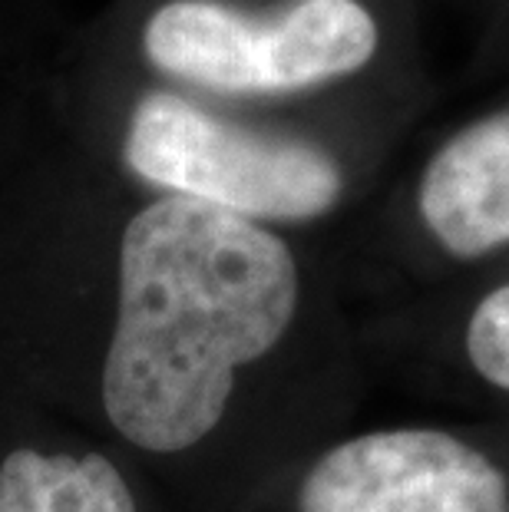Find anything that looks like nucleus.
I'll use <instances>...</instances> for the list:
<instances>
[{
    "instance_id": "f257e3e1",
    "label": "nucleus",
    "mask_w": 509,
    "mask_h": 512,
    "mask_svg": "<svg viewBox=\"0 0 509 512\" xmlns=\"http://www.w3.org/2000/svg\"><path fill=\"white\" fill-rule=\"evenodd\" d=\"M308 271L278 228L149 192L116 232V324L103 407L146 453H189L222 430L258 374L298 337Z\"/></svg>"
},
{
    "instance_id": "f03ea898",
    "label": "nucleus",
    "mask_w": 509,
    "mask_h": 512,
    "mask_svg": "<svg viewBox=\"0 0 509 512\" xmlns=\"http://www.w3.org/2000/svg\"><path fill=\"white\" fill-rule=\"evenodd\" d=\"M381 53L371 0H110L63 60L93 93H166L238 126L314 136L278 110L354 86Z\"/></svg>"
},
{
    "instance_id": "7ed1b4c3",
    "label": "nucleus",
    "mask_w": 509,
    "mask_h": 512,
    "mask_svg": "<svg viewBox=\"0 0 509 512\" xmlns=\"http://www.w3.org/2000/svg\"><path fill=\"white\" fill-rule=\"evenodd\" d=\"M110 96L113 159L146 192L215 205L278 232L328 219L351 195V162L331 139L238 126L166 93Z\"/></svg>"
},
{
    "instance_id": "20e7f679",
    "label": "nucleus",
    "mask_w": 509,
    "mask_h": 512,
    "mask_svg": "<svg viewBox=\"0 0 509 512\" xmlns=\"http://www.w3.org/2000/svg\"><path fill=\"white\" fill-rule=\"evenodd\" d=\"M288 512H509V423L447 417L331 440L291 479Z\"/></svg>"
},
{
    "instance_id": "39448f33",
    "label": "nucleus",
    "mask_w": 509,
    "mask_h": 512,
    "mask_svg": "<svg viewBox=\"0 0 509 512\" xmlns=\"http://www.w3.org/2000/svg\"><path fill=\"white\" fill-rule=\"evenodd\" d=\"M410 219L417 298L509 265V106L470 119L430 149L410 189Z\"/></svg>"
},
{
    "instance_id": "423d86ee",
    "label": "nucleus",
    "mask_w": 509,
    "mask_h": 512,
    "mask_svg": "<svg viewBox=\"0 0 509 512\" xmlns=\"http://www.w3.org/2000/svg\"><path fill=\"white\" fill-rule=\"evenodd\" d=\"M397 337L447 417L509 423V265L467 285L410 298Z\"/></svg>"
},
{
    "instance_id": "0eeeda50",
    "label": "nucleus",
    "mask_w": 509,
    "mask_h": 512,
    "mask_svg": "<svg viewBox=\"0 0 509 512\" xmlns=\"http://www.w3.org/2000/svg\"><path fill=\"white\" fill-rule=\"evenodd\" d=\"M0 512H139L129 483L96 453L14 450L0 463Z\"/></svg>"
}]
</instances>
